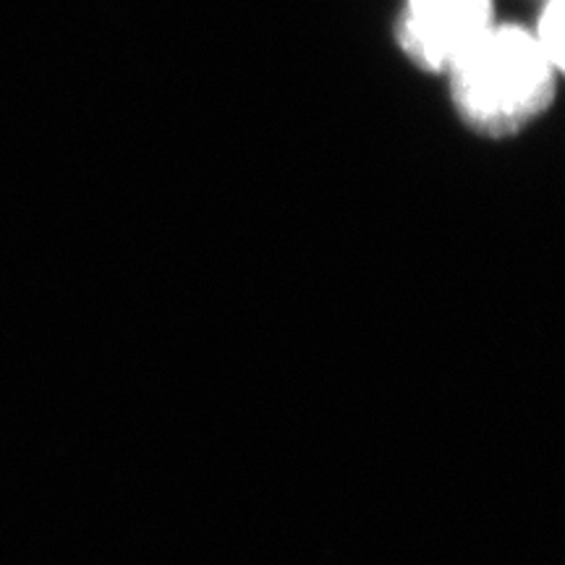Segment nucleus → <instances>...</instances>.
<instances>
[{
    "label": "nucleus",
    "instance_id": "obj_1",
    "mask_svg": "<svg viewBox=\"0 0 565 565\" xmlns=\"http://www.w3.org/2000/svg\"><path fill=\"white\" fill-rule=\"evenodd\" d=\"M561 74L532 30L494 21L445 76L458 118L487 139H508L545 116Z\"/></svg>",
    "mask_w": 565,
    "mask_h": 565
},
{
    "label": "nucleus",
    "instance_id": "obj_2",
    "mask_svg": "<svg viewBox=\"0 0 565 565\" xmlns=\"http://www.w3.org/2000/svg\"><path fill=\"white\" fill-rule=\"evenodd\" d=\"M492 26V0H404L395 42L416 68L445 76Z\"/></svg>",
    "mask_w": 565,
    "mask_h": 565
},
{
    "label": "nucleus",
    "instance_id": "obj_3",
    "mask_svg": "<svg viewBox=\"0 0 565 565\" xmlns=\"http://www.w3.org/2000/svg\"><path fill=\"white\" fill-rule=\"evenodd\" d=\"M563 21H565L563 0H542L540 17H536V24L532 26L534 40L540 42V47L545 51L547 58L553 61L561 71H563V63H565Z\"/></svg>",
    "mask_w": 565,
    "mask_h": 565
}]
</instances>
